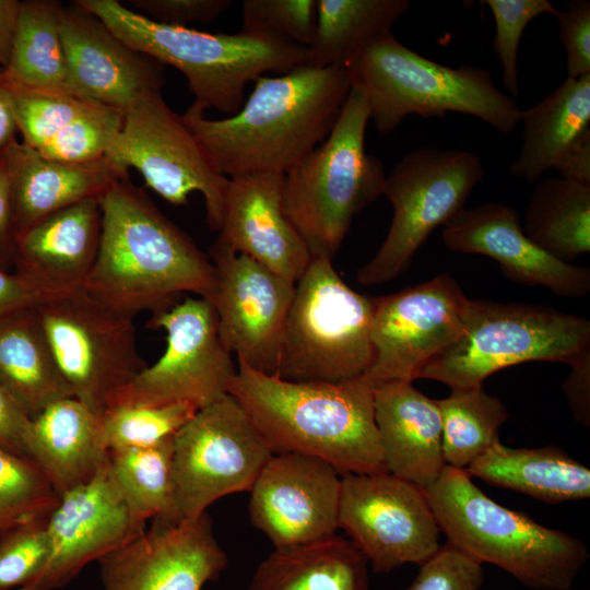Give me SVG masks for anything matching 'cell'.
<instances>
[{
	"label": "cell",
	"mask_w": 590,
	"mask_h": 590,
	"mask_svg": "<svg viewBox=\"0 0 590 590\" xmlns=\"http://www.w3.org/2000/svg\"><path fill=\"white\" fill-rule=\"evenodd\" d=\"M173 442L174 437L151 447L108 452L113 477L133 517L144 524L149 519L174 523Z\"/></svg>",
	"instance_id": "cell-36"
},
{
	"label": "cell",
	"mask_w": 590,
	"mask_h": 590,
	"mask_svg": "<svg viewBox=\"0 0 590 590\" xmlns=\"http://www.w3.org/2000/svg\"><path fill=\"white\" fill-rule=\"evenodd\" d=\"M283 185V173L228 178L217 238L234 251L296 283L311 255L284 212Z\"/></svg>",
	"instance_id": "cell-23"
},
{
	"label": "cell",
	"mask_w": 590,
	"mask_h": 590,
	"mask_svg": "<svg viewBox=\"0 0 590 590\" xmlns=\"http://www.w3.org/2000/svg\"><path fill=\"white\" fill-rule=\"evenodd\" d=\"M123 119L125 113L93 101L38 152L70 164L97 163L106 157Z\"/></svg>",
	"instance_id": "cell-40"
},
{
	"label": "cell",
	"mask_w": 590,
	"mask_h": 590,
	"mask_svg": "<svg viewBox=\"0 0 590 590\" xmlns=\"http://www.w3.org/2000/svg\"><path fill=\"white\" fill-rule=\"evenodd\" d=\"M367 560L339 535L275 548L257 567L245 590H368Z\"/></svg>",
	"instance_id": "cell-31"
},
{
	"label": "cell",
	"mask_w": 590,
	"mask_h": 590,
	"mask_svg": "<svg viewBox=\"0 0 590 590\" xmlns=\"http://www.w3.org/2000/svg\"><path fill=\"white\" fill-rule=\"evenodd\" d=\"M37 311L73 398L101 417L146 367L133 318L106 308L81 288L45 299Z\"/></svg>",
	"instance_id": "cell-11"
},
{
	"label": "cell",
	"mask_w": 590,
	"mask_h": 590,
	"mask_svg": "<svg viewBox=\"0 0 590 590\" xmlns=\"http://www.w3.org/2000/svg\"><path fill=\"white\" fill-rule=\"evenodd\" d=\"M374 298L352 290L329 258H311L295 283L276 375L291 381L340 382L370 367Z\"/></svg>",
	"instance_id": "cell-8"
},
{
	"label": "cell",
	"mask_w": 590,
	"mask_h": 590,
	"mask_svg": "<svg viewBox=\"0 0 590 590\" xmlns=\"http://www.w3.org/2000/svg\"><path fill=\"white\" fill-rule=\"evenodd\" d=\"M17 125L11 105L9 91L0 68V158L5 150L15 141Z\"/></svg>",
	"instance_id": "cell-53"
},
{
	"label": "cell",
	"mask_w": 590,
	"mask_h": 590,
	"mask_svg": "<svg viewBox=\"0 0 590 590\" xmlns=\"http://www.w3.org/2000/svg\"><path fill=\"white\" fill-rule=\"evenodd\" d=\"M58 499L33 460L0 447V532L47 518Z\"/></svg>",
	"instance_id": "cell-38"
},
{
	"label": "cell",
	"mask_w": 590,
	"mask_h": 590,
	"mask_svg": "<svg viewBox=\"0 0 590 590\" xmlns=\"http://www.w3.org/2000/svg\"><path fill=\"white\" fill-rule=\"evenodd\" d=\"M555 169L562 178L590 186V133L571 148Z\"/></svg>",
	"instance_id": "cell-51"
},
{
	"label": "cell",
	"mask_w": 590,
	"mask_h": 590,
	"mask_svg": "<svg viewBox=\"0 0 590 590\" xmlns=\"http://www.w3.org/2000/svg\"><path fill=\"white\" fill-rule=\"evenodd\" d=\"M408 0H316L308 64L347 67L375 39L391 32Z\"/></svg>",
	"instance_id": "cell-32"
},
{
	"label": "cell",
	"mask_w": 590,
	"mask_h": 590,
	"mask_svg": "<svg viewBox=\"0 0 590 590\" xmlns=\"http://www.w3.org/2000/svg\"><path fill=\"white\" fill-rule=\"evenodd\" d=\"M31 415L0 385V447L31 459Z\"/></svg>",
	"instance_id": "cell-47"
},
{
	"label": "cell",
	"mask_w": 590,
	"mask_h": 590,
	"mask_svg": "<svg viewBox=\"0 0 590 590\" xmlns=\"http://www.w3.org/2000/svg\"><path fill=\"white\" fill-rule=\"evenodd\" d=\"M215 283L209 302L220 338L238 365L276 375L295 282L216 238L210 248Z\"/></svg>",
	"instance_id": "cell-17"
},
{
	"label": "cell",
	"mask_w": 590,
	"mask_h": 590,
	"mask_svg": "<svg viewBox=\"0 0 590 590\" xmlns=\"http://www.w3.org/2000/svg\"><path fill=\"white\" fill-rule=\"evenodd\" d=\"M249 492L250 521L275 548L337 534L341 474L321 459L272 455Z\"/></svg>",
	"instance_id": "cell-19"
},
{
	"label": "cell",
	"mask_w": 590,
	"mask_h": 590,
	"mask_svg": "<svg viewBox=\"0 0 590 590\" xmlns=\"http://www.w3.org/2000/svg\"><path fill=\"white\" fill-rule=\"evenodd\" d=\"M17 233L13 221L5 173L0 164V269H13Z\"/></svg>",
	"instance_id": "cell-50"
},
{
	"label": "cell",
	"mask_w": 590,
	"mask_h": 590,
	"mask_svg": "<svg viewBox=\"0 0 590 590\" xmlns=\"http://www.w3.org/2000/svg\"><path fill=\"white\" fill-rule=\"evenodd\" d=\"M105 160L123 176L134 168L149 188L172 204L185 205L192 192H200L208 226L220 231L228 178L215 169L182 115L166 104L161 91L144 94L125 113Z\"/></svg>",
	"instance_id": "cell-13"
},
{
	"label": "cell",
	"mask_w": 590,
	"mask_h": 590,
	"mask_svg": "<svg viewBox=\"0 0 590 590\" xmlns=\"http://www.w3.org/2000/svg\"><path fill=\"white\" fill-rule=\"evenodd\" d=\"M13 221L17 236L48 215L88 199H101L118 179L105 158L93 164H70L43 156L15 140L3 153Z\"/></svg>",
	"instance_id": "cell-25"
},
{
	"label": "cell",
	"mask_w": 590,
	"mask_h": 590,
	"mask_svg": "<svg viewBox=\"0 0 590 590\" xmlns=\"http://www.w3.org/2000/svg\"><path fill=\"white\" fill-rule=\"evenodd\" d=\"M444 245L457 252L479 253L498 262L506 278L543 286L563 297L590 291V270L564 262L544 251L523 232L519 214L502 203L463 208L442 225Z\"/></svg>",
	"instance_id": "cell-22"
},
{
	"label": "cell",
	"mask_w": 590,
	"mask_h": 590,
	"mask_svg": "<svg viewBox=\"0 0 590 590\" xmlns=\"http://www.w3.org/2000/svg\"><path fill=\"white\" fill-rule=\"evenodd\" d=\"M570 374L563 384V391L576 421L590 425V351L570 365Z\"/></svg>",
	"instance_id": "cell-48"
},
{
	"label": "cell",
	"mask_w": 590,
	"mask_h": 590,
	"mask_svg": "<svg viewBox=\"0 0 590 590\" xmlns=\"http://www.w3.org/2000/svg\"><path fill=\"white\" fill-rule=\"evenodd\" d=\"M351 88L345 67L305 63L260 76L229 117L209 119L189 109L182 117L221 175L284 174L327 139Z\"/></svg>",
	"instance_id": "cell-2"
},
{
	"label": "cell",
	"mask_w": 590,
	"mask_h": 590,
	"mask_svg": "<svg viewBox=\"0 0 590 590\" xmlns=\"http://www.w3.org/2000/svg\"><path fill=\"white\" fill-rule=\"evenodd\" d=\"M272 451L231 396L198 410L173 442V522L196 518L215 500L250 491Z\"/></svg>",
	"instance_id": "cell-12"
},
{
	"label": "cell",
	"mask_w": 590,
	"mask_h": 590,
	"mask_svg": "<svg viewBox=\"0 0 590 590\" xmlns=\"http://www.w3.org/2000/svg\"><path fill=\"white\" fill-rule=\"evenodd\" d=\"M4 81L22 142L36 151L93 102L70 92L31 90L11 83L5 78Z\"/></svg>",
	"instance_id": "cell-39"
},
{
	"label": "cell",
	"mask_w": 590,
	"mask_h": 590,
	"mask_svg": "<svg viewBox=\"0 0 590 590\" xmlns=\"http://www.w3.org/2000/svg\"><path fill=\"white\" fill-rule=\"evenodd\" d=\"M197 411L187 403L114 405L99 417L101 439L107 452L151 447L174 437Z\"/></svg>",
	"instance_id": "cell-37"
},
{
	"label": "cell",
	"mask_w": 590,
	"mask_h": 590,
	"mask_svg": "<svg viewBox=\"0 0 590 590\" xmlns=\"http://www.w3.org/2000/svg\"><path fill=\"white\" fill-rule=\"evenodd\" d=\"M555 17L566 52L567 78L590 75V1L570 0Z\"/></svg>",
	"instance_id": "cell-45"
},
{
	"label": "cell",
	"mask_w": 590,
	"mask_h": 590,
	"mask_svg": "<svg viewBox=\"0 0 590 590\" xmlns=\"http://www.w3.org/2000/svg\"><path fill=\"white\" fill-rule=\"evenodd\" d=\"M483 582V564L446 543L420 565L415 579L404 590H480Z\"/></svg>",
	"instance_id": "cell-44"
},
{
	"label": "cell",
	"mask_w": 590,
	"mask_h": 590,
	"mask_svg": "<svg viewBox=\"0 0 590 590\" xmlns=\"http://www.w3.org/2000/svg\"><path fill=\"white\" fill-rule=\"evenodd\" d=\"M21 1L0 0V68L4 70L11 59Z\"/></svg>",
	"instance_id": "cell-52"
},
{
	"label": "cell",
	"mask_w": 590,
	"mask_h": 590,
	"mask_svg": "<svg viewBox=\"0 0 590 590\" xmlns=\"http://www.w3.org/2000/svg\"><path fill=\"white\" fill-rule=\"evenodd\" d=\"M449 544L536 590H569L589 559L587 545L487 496L464 471L445 467L423 488Z\"/></svg>",
	"instance_id": "cell-5"
},
{
	"label": "cell",
	"mask_w": 590,
	"mask_h": 590,
	"mask_svg": "<svg viewBox=\"0 0 590 590\" xmlns=\"http://www.w3.org/2000/svg\"><path fill=\"white\" fill-rule=\"evenodd\" d=\"M316 22V0H244L241 32L267 34L308 47Z\"/></svg>",
	"instance_id": "cell-43"
},
{
	"label": "cell",
	"mask_w": 590,
	"mask_h": 590,
	"mask_svg": "<svg viewBox=\"0 0 590 590\" xmlns=\"http://www.w3.org/2000/svg\"><path fill=\"white\" fill-rule=\"evenodd\" d=\"M338 522L378 574L420 566L441 546L423 488L389 472L341 474Z\"/></svg>",
	"instance_id": "cell-15"
},
{
	"label": "cell",
	"mask_w": 590,
	"mask_h": 590,
	"mask_svg": "<svg viewBox=\"0 0 590 590\" xmlns=\"http://www.w3.org/2000/svg\"><path fill=\"white\" fill-rule=\"evenodd\" d=\"M484 176L481 158L468 151L421 148L406 153L386 176L382 194L392 206L388 234L358 269L364 286L398 278L432 232L464 208Z\"/></svg>",
	"instance_id": "cell-10"
},
{
	"label": "cell",
	"mask_w": 590,
	"mask_h": 590,
	"mask_svg": "<svg viewBox=\"0 0 590 590\" xmlns=\"http://www.w3.org/2000/svg\"><path fill=\"white\" fill-rule=\"evenodd\" d=\"M0 385L35 417L72 392L55 359L37 306L0 318Z\"/></svg>",
	"instance_id": "cell-30"
},
{
	"label": "cell",
	"mask_w": 590,
	"mask_h": 590,
	"mask_svg": "<svg viewBox=\"0 0 590 590\" xmlns=\"http://www.w3.org/2000/svg\"><path fill=\"white\" fill-rule=\"evenodd\" d=\"M50 554L40 573L17 590H57L91 562L145 530L131 514L110 471L108 456L97 473L58 499L47 518Z\"/></svg>",
	"instance_id": "cell-18"
},
{
	"label": "cell",
	"mask_w": 590,
	"mask_h": 590,
	"mask_svg": "<svg viewBox=\"0 0 590 590\" xmlns=\"http://www.w3.org/2000/svg\"><path fill=\"white\" fill-rule=\"evenodd\" d=\"M149 327L166 331L165 352L110 406L187 403L200 410L228 393L238 367L220 338L217 317L208 299L188 296L153 314Z\"/></svg>",
	"instance_id": "cell-14"
},
{
	"label": "cell",
	"mask_w": 590,
	"mask_h": 590,
	"mask_svg": "<svg viewBox=\"0 0 590 590\" xmlns=\"http://www.w3.org/2000/svg\"><path fill=\"white\" fill-rule=\"evenodd\" d=\"M49 297L16 273L0 269V318L21 308L35 307Z\"/></svg>",
	"instance_id": "cell-49"
},
{
	"label": "cell",
	"mask_w": 590,
	"mask_h": 590,
	"mask_svg": "<svg viewBox=\"0 0 590 590\" xmlns=\"http://www.w3.org/2000/svg\"><path fill=\"white\" fill-rule=\"evenodd\" d=\"M441 420V449L447 467L465 470L499 440V428L508 420L502 401L483 387L455 388L436 400Z\"/></svg>",
	"instance_id": "cell-35"
},
{
	"label": "cell",
	"mask_w": 590,
	"mask_h": 590,
	"mask_svg": "<svg viewBox=\"0 0 590 590\" xmlns=\"http://www.w3.org/2000/svg\"><path fill=\"white\" fill-rule=\"evenodd\" d=\"M364 92L352 86L327 139L284 173L283 209L311 258L332 260L354 217L384 192L382 162L365 150Z\"/></svg>",
	"instance_id": "cell-7"
},
{
	"label": "cell",
	"mask_w": 590,
	"mask_h": 590,
	"mask_svg": "<svg viewBox=\"0 0 590 590\" xmlns=\"http://www.w3.org/2000/svg\"><path fill=\"white\" fill-rule=\"evenodd\" d=\"M522 144L509 173L535 184L590 133V75L567 78L534 106L521 109Z\"/></svg>",
	"instance_id": "cell-28"
},
{
	"label": "cell",
	"mask_w": 590,
	"mask_h": 590,
	"mask_svg": "<svg viewBox=\"0 0 590 590\" xmlns=\"http://www.w3.org/2000/svg\"><path fill=\"white\" fill-rule=\"evenodd\" d=\"M99 205L101 241L84 293L130 318L166 310L186 293L211 298V259L128 176L114 182Z\"/></svg>",
	"instance_id": "cell-1"
},
{
	"label": "cell",
	"mask_w": 590,
	"mask_h": 590,
	"mask_svg": "<svg viewBox=\"0 0 590 590\" xmlns=\"http://www.w3.org/2000/svg\"><path fill=\"white\" fill-rule=\"evenodd\" d=\"M495 22L494 52L503 68V83L512 98L519 95L518 50L528 24L542 14L555 16L548 0H485Z\"/></svg>",
	"instance_id": "cell-41"
},
{
	"label": "cell",
	"mask_w": 590,
	"mask_h": 590,
	"mask_svg": "<svg viewBox=\"0 0 590 590\" xmlns=\"http://www.w3.org/2000/svg\"><path fill=\"white\" fill-rule=\"evenodd\" d=\"M373 298L374 358L361 377L371 388L417 379L425 364L462 334L471 304L450 274Z\"/></svg>",
	"instance_id": "cell-16"
},
{
	"label": "cell",
	"mask_w": 590,
	"mask_h": 590,
	"mask_svg": "<svg viewBox=\"0 0 590 590\" xmlns=\"http://www.w3.org/2000/svg\"><path fill=\"white\" fill-rule=\"evenodd\" d=\"M373 394L387 472L421 488L432 485L446 467L437 401L410 381L382 384L373 388Z\"/></svg>",
	"instance_id": "cell-26"
},
{
	"label": "cell",
	"mask_w": 590,
	"mask_h": 590,
	"mask_svg": "<svg viewBox=\"0 0 590 590\" xmlns=\"http://www.w3.org/2000/svg\"><path fill=\"white\" fill-rule=\"evenodd\" d=\"M237 367L228 394L273 455L315 457L340 474L387 472L375 423L373 388L362 378L291 381Z\"/></svg>",
	"instance_id": "cell-3"
},
{
	"label": "cell",
	"mask_w": 590,
	"mask_h": 590,
	"mask_svg": "<svg viewBox=\"0 0 590 590\" xmlns=\"http://www.w3.org/2000/svg\"><path fill=\"white\" fill-rule=\"evenodd\" d=\"M522 229L544 251L571 264L590 251V186L559 176L539 179Z\"/></svg>",
	"instance_id": "cell-33"
},
{
	"label": "cell",
	"mask_w": 590,
	"mask_h": 590,
	"mask_svg": "<svg viewBox=\"0 0 590 590\" xmlns=\"http://www.w3.org/2000/svg\"><path fill=\"white\" fill-rule=\"evenodd\" d=\"M47 518L0 532V589H20L46 565L50 554Z\"/></svg>",
	"instance_id": "cell-42"
},
{
	"label": "cell",
	"mask_w": 590,
	"mask_h": 590,
	"mask_svg": "<svg viewBox=\"0 0 590 590\" xmlns=\"http://www.w3.org/2000/svg\"><path fill=\"white\" fill-rule=\"evenodd\" d=\"M62 11L59 1L21 2L11 59L2 70L9 82L37 91L70 92L61 36Z\"/></svg>",
	"instance_id": "cell-34"
},
{
	"label": "cell",
	"mask_w": 590,
	"mask_h": 590,
	"mask_svg": "<svg viewBox=\"0 0 590 590\" xmlns=\"http://www.w3.org/2000/svg\"><path fill=\"white\" fill-rule=\"evenodd\" d=\"M101 234L99 199L55 212L17 236L13 272L48 296L78 291L94 266Z\"/></svg>",
	"instance_id": "cell-24"
},
{
	"label": "cell",
	"mask_w": 590,
	"mask_h": 590,
	"mask_svg": "<svg viewBox=\"0 0 590 590\" xmlns=\"http://www.w3.org/2000/svg\"><path fill=\"white\" fill-rule=\"evenodd\" d=\"M107 456L99 417L73 397L49 404L32 418L30 458L59 497L90 481Z\"/></svg>",
	"instance_id": "cell-27"
},
{
	"label": "cell",
	"mask_w": 590,
	"mask_h": 590,
	"mask_svg": "<svg viewBox=\"0 0 590 590\" xmlns=\"http://www.w3.org/2000/svg\"><path fill=\"white\" fill-rule=\"evenodd\" d=\"M119 39L163 64L178 69L194 97L189 110L236 114L245 90L266 73L283 74L308 63V48L276 36L238 32L211 34L157 23L117 0H75Z\"/></svg>",
	"instance_id": "cell-4"
},
{
	"label": "cell",
	"mask_w": 590,
	"mask_h": 590,
	"mask_svg": "<svg viewBox=\"0 0 590 590\" xmlns=\"http://www.w3.org/2000/svg\"><path fill=\"white\" fill-rule=\"evenodd\" d=\"M104 590H201L226 568L212 519L153 522L98 560Z\"/></svg>",
	"instance_id": "cell-20"
},
{
	"label": "cell",
	"mask_w": 590,
	"mask_h": 590,
	"mask_svg": "<svg viewBox=\"0 0 590 590\" xmlns=\"http://www.w3.org/2000/svg\"><path fill=\"white\" fill-rule=\"evenodd\" d=\"M0 590H2V589H0Z\"/></svg>",
	"instance_id": "cell-54"
},
{
	"label": "cell",
	"mask_w": 590,
	"mask_h": 590,
	"mask_svg": "<svg viewBox=\"0 0 590 590\" xmlns=\"http://www.w3.org/2000/svg\"><path fill=\"white\" fill-rule=\"evenodd\" d=\"M138 13L157 23L189 27L211 23L229 8V0H131Z\"/></svg>",
	"instance_id": "cell-46"
},
{
	"label": "cell",
	"mask_w": 590,
	"mask_h": 590,
	"mask_svg": "<svg viewBox=\"0 0 590 590\" xmlns=\"http://www.w3.org/2000/svg\"><path fill=\"white\" fill-rule=\"evenodd\" d=\"M464 471L548 504L590 497V470L556 446L511 448L498 440Z\"/></svg>",
	"instance_id": "cell-29"
},
{
	"label": "cell",
	"mask_w": 590,
	"mask_h": 590,
	"mask_svg": "<svg viewBox=\"0 0 590 590\" xmlns=\"http://www.w3.org/2000/svg\"><path fill=\"white\" fill-rule=\"evenodd\" d=\"M61 36L71 93L126 113L144 94L162 91L164 64L74 3L63 7Z\"/></svg>",
	"instance_id": "cell-21"
},
{
	"label": "cell",
	"mask_w": 590,
	"mask_h": 590,
	"mask_svg": "<svg viewBox=\"0 0 590 590\" xmlns=\"http://www.w3.org/2000/svg\"><path fill=\"white\" fill-rule=\"evenodd\" d=\"M346 69L352 86L364 92L369 119L380 134L393 131L409 115L444 118L460 113L504 135L519 126L521 108L497 88L488 69L435 62L391 32L375 39Z\"/></svg>",
	"instance_id": "cell-6"
},
{
	"label": "cell",
	"mask_w": 590,
	"mask_h": 590,
	"mask_svg": "<svg viewBox=\"0 0 590 590\" xmlns=\"http://www.w3.org/2000/svg\"><path fill=\"white\" fill-rule=\"evenodd\" d=\"M590 351V322L557 309L471 299L462 334L428 361L418 378L481 387L497 370L531 361L570 365Z\"/></svg>",
	"instance_id": "cell-9"
}]
</instances>
